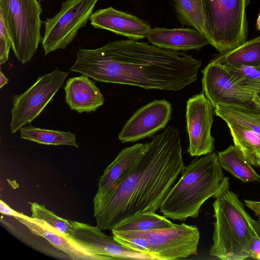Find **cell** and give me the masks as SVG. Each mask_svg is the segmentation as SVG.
<instances>
[{
  "instance_id": "7c38bea8",
  "label": "cell",
  "mask_w": 260,
  "mask_h": 260,
  "mask_svg": "<svg viewBox=\"0 0 260 260\" xmlns=\"http://www.w3.org/2000/svg\"><path fill=\"white\" fill-rule=\"evenodd\" d=\"M213 107L202 92L189 98L186 109V129L189 138L187 152L199 157L212 153L214 139L211 134Z\"/></svg>"
},
{
  "instance_id": "4fadbf2b",
  "label": "cell",
  "mask_w": 260,
  "mask_h": 260,
  "mask_svg": "<svg viewBox=\"0 0 260 260\" xmlns=\"http://www.w3.org/2000/svg\"><path fill=\"white\" fill-rule=\"evenodd\" d=\"M172 108L165 100H154L136 111L118 134L123 143L135 142L153 136L165 128L171 118Z\"/></svg>"
},
{
  "instance_id": "e0dca14e",
  "label": "cell",
  "mask_w": 260,
  "mask_h": 260,
  "mask_svg": "<svg viewBox=\"0 0 260 260\" xmlns=\"http://www.w3.org/2000/svg\"><path fill=\"white\" fill-rule=\"evenodd\" d=\"M64 90L66 103L79 113L94 112L105 101L100 89L84 75L69 78Z\"/></svg>"
},
{
  "instance_id": "5b68a950",
  "label": "cell",
  "mask_w": 260,
  "mask_h": 260,
  "mask_svg": "<svg viewBox=\"0 0 260 260\" xmlns=\"http://www.w3.org/2000/svg\"><path fill=\"white\" fill-rule=\"evenodd\" d=\"M249 0H203L205 17L204 35L221 53L246 41L245 9Z\"/></svg>"
},
{
  "instance_id": "83f0119b",
  "label": "cell",
  "mask_w": 260,
  "mask_h": 260,
  "mask_svg": "<svg viewBox=\"0 0 260 260\" xmlns=\"http://www.w3.org/2000/svg\"><path fill=\"white\" fill-rule=\"evenodd\" d=\"M111 232L115 239L120 243L134 250L150 254L156 260L147 239L138 235L136 231Z\"/></svg>"
},
{
  "instance_id": "4dcf8cb0",
  "label": "cell",
  "mask_w": 260,
  "mask_h": 260,
  "mask_svg": "<svg viewBox=\"0 0 260 260\" xmlns=\"http://www.w3.org/2000/svg\"><path fill=\"white\" fill-rule=\"evenodd\" d=\"M244 204L254 213L260 221V201L245 200Z\"/></svg>"
},
{
  "instance_id": "52a82bcc",
  "label": "cell",
  "mask_w": 260,
  "mask_h": 260,
  "mask_svg": "<svg viewBox=\"0 0 260 260\" xmlns=\"http://www.w3.org/2000/svg\"><path fill=\"white\" fill-rule=\"evenodd\" d=\"M98 0H66L54 16L46 19L42 46L45 54L64 49L85 26Z\"/></svg>"
},
{
  "instance_id": "9a60e30c",
  "label": "cell",
  "mask_w": 260,
  "mask_h": 260,
  "mask_svg": "<svg viewBox=\"0 0 260 260\" xmlns=\"http://www.w3.org/2000/svg\"><path fill=\"white\" fill-rule=\"evenodd\" d=\"M15 218L26 226L32 234L43 237L54 247L67 254L72 259H106L104 257L90 253L69 235L61 233L42 220L21 213Z\"/></svg>"
},
{
  "instance_id": "484cf974",
  "label": "cell",
  "mask_w": 260,
  "mask_h": 260,
  "mask_svg": "<svg viewBox=\"0 0 260 260\" xmlns=\"http://www.w3.org/2000/svg\"><path fill=\"white\" fill-rule=\"evenodd\" d=\"M223 66L238 85L253 94L260 91V67L245 65Z\"/></svg>"
},
{
  "instance_id": "ba28073f",
  "label": "cell",
  "mask_w": 260,
  "mask_h": 260,
  "mask_svg": "<svg viewBox=\"0 0 260 260\" xmlns=\"http://www.w3.org/2000/svg\"><path fill=\"white\" fill-rule=\"evenodd\" d=\"M68 74L56 68L40 76L23 93L13 96L10 124L12 134L30 123L42 113L63 85Z\"/></svg>"
},
{
  "instance_id": "603a6c76",
  "label": "cell",
  "mask_w": 260,
  "mask_h": 260,
  "mask_svg": "<svg viewBox=\"0 0 260 260\" xmlns=\"http://www.w3.org/2000/svg\"><path fill=\"white\" fill-rule=\"evenodd\" d=\"M234 145L243 153L252 166L258 167V155L260 153V135L244 127L228 125Z\"/></svg>"
},
{
  "instance_id": "8992f818",
  "label": "cell",
  "mask_w": 260,
  "mask_h": 260,
  "mask_svg": "<svg viewBox=\"0 0 260 260\" xmlns=\"http://www.w3.org/2000/svg\"><path fill=\"white\" fill-rule=\"evenodd\" d=\"M42 12L38 0H0V14L7 27L11 47L22 64L30 60L42 41Z\"/></svg>"
},
{
  "instance_id": "f546056e",
  "label": "cell",
  "mask_w": 260,
  "mask_h": 260,
  "mask_svg": "<svg viewBox=\"0 0 260 260\" xmlns=\"http://www.w3.org/2000/svg\"><path fill=\"white\" fill-rule=\"evenodd\" d=\"M249 257L260 260V237L257 235L252 239L249 247Z\"/></svg>"
},
{
  "instance_id": "9c48e42d",
  "label": "cell",
  "mask_w": 260,
  "mask_h": 260,
  "mask_svg": "<svg viewBox=\"0 0 260 260\" xmlns=\"http://www.w3.org/2000/svg\"><path fill=\"white\" fill-rule=\"evenodd\" d=\"M136 232L147 239L156 260L186 258L197 254L200 233L196 226L182 223L166 229Z\"/></svg>"
},
{
  "instance_id": "8d00e7d4",
  "label": "cell",
  "mask_w": 260,
  "mask_h": 260,
  "mask_svg": "<svg viewBox=\"0 0 260 260\" xmlns=\"http://www.w3.org/2000/svg\"><path fill=\"white\" fill-rule=\"evenodd\" d=\"M258 167L260 168V153L258 154Z\"/></svg>"
},
{
  "instance_id": "d6a6232c",
  "label": "cell",
  "mask_w": 260,
  "mask_h": 260,
  "mask_svg": "<svg viewBox=\"0 0 260 260\" xmlns=\"http://www.w3.org/2000/svg\"><path fill=\"white\" fill-rule=\"evenodd\" d=\"M9 81V79L5 76L3 72L0 71V88L6 85Z\"/></svg>"
},
{
  "instance_id": "d590c367",
  "label": "cell",
  "mask_w": 260,
  "mask_h": 260,
  "mask_svg": "<svg viewBox=\"0 0 260 260\" xmlns=\"http://www.w3.org/2000/svg\"><path fill=\"white\" fill-rule=\"evenodd\" d=\"M257 27L258 29L260 30V14H259L257 20Z\"/></svg>"
},
{
  "instance_id": "4316f807",
  "label": "cell",
  "mask_w": 260,
  "mask_h": 260,
  "mask_svg": "<svg viewBox=\"0 0 260 260\" xmlns=\"http://www.w3.org/2000/svg\"><path fill=\"white\" fill-rule=\"evenodd\" d=\"M30 205L31 217L42 220L61 233L69 236L72 229L71 220L58 216L44 205L37 203H30Z\"/></svg>"
},
{
  "instance_id": "d6986e66",
  "label": "cell",
  "mask_w": 260,
  "mask_h": 260,
  "mask_svg": "<svg viewBox=\"0 0 260 260\" xmlns=\"http://www.w3.org/2000/svg\"><path fill=\"white\" fill-rule=\"evenodd\" d=\"M217 156L221 167L237 179L245 183L260 180V176L236 146H230Z\"/></svg>"
},
{
  "instance_id": "7a4b0ae2",
  "label": "cell",
  "mask_w": 260,
  "mask_h": 260,
  "mask_svg": "<svg viewBox=\"0 0 260 260\" xmlns=\"http://www.w3.org/2000/svg\"><path fill=\"white\" fill-rule=\"evenodd\" d=\"M184 167L179 132L169 126L145 143L138 161L114 189L94 196L96 226L112 231L134 216L155 212Z\"/></svg>"
},
{
  "instance_id": "277c9868",
  "label": "cell",
  "mask_w": 260,
  "mask_h": 260,
  "mask_svg": "<svg viewBox=\"0 0 260 260\" xmlns=\"http://www.w3.org/2000/svg\"><path fill=\"white\" fill-rule=\"evenodd\" d=\"M213 207L215 221L210 255L222 260L249 257L250 244L258 235L238 196L228 189L216 198Z\"/></svg>"
},
{
  "instance_id": "cb8c5ba5",
  "label": "cell",
  "mask_w": 260,
  "mask_h": 260,
  "mask_svg": "<svg viewBox=\"0 0 260 260\" xmlns=\"http://www.w3.org/2000/svg\"><path fill=\"white\" fill-rule=\"evenodd\" d=\"M175 224L164 215L150 212L134 216L119 224L112 231L146 232L171 228Z\"/></svg>"
},
{
  "instance_id": "5bb4252c",
  "label": "cell",
  "mask_w": 260,
  "mask_h": 260,
  "mask_svg": "<svg viewBox=\"0 0 260 260\" xmlns=\"http://www.w3.org/2000/svg\"><path fill=\"white\" fill-rule=\"evenodd\" d=\"M89 20L95 28L109 30L136 40L146 38L152 29L146 21L112 7L95 11Z\"/></svg>"
},
{
  "instance_id": "ac0fdd59",
  "label": "cell",
  "mask_w": 260,
  "mask_h": 260,
  "mask_svg": "<svg viewBox=\"0 0 260 260\" xmlns=\"http://www.w3.org/2000/svg\"><path fill=\"white\" fill-rule=\"evenodd\" d=\"M145 144L137 143L123 149L100 177L95 195L105 194L114 189L141 155Z\"/></svg>"
},
{
  "instance_id": "74e56055",
  "label": "cell",
  "mask_w": 260,
  "mask_h": 260,
  "mask_svg": "<svg viewBox=\"0 0 260 260\" xmlns=\"http://www.w3.org/2000/svg\"><path fill=\"white\" fill-rule=\"evenodd\" d=\"M42 1H44V0H42Z\"/></svg>"
},
{
  "instance_id": "8fae6325",
  "label": "cell",
  "mask_w": 260,
  "mask_h": 260,
  "mask_svg": "<svg viewBox=\"0 0 260 260\" xmlns=\"http://www.w3.org/2000/svg\"><path fill=\"white\" fill-rule=\"evenodd\" d=\"M69 236L90 253L106 259L154 260L150 254L134 250L117 241L114 236H108L96 226L71 221Z\"/></svg>"
},
{
  "instance_id": "3957f363",
  "label": "cell",
  "mask_w": 260,
  "mask_h": 260,
  "mask_svg": "<svg viewBox=\"0 0 260 260\" xmlns=\"http://www.w3.org/2000/svg\"><path fill=\"white\" fill-rule=\"evenodd\" d=\"M222 169L213 152L193 160L184 167L181 177L169 191L160 206V212L178 221L197 217L208 199H216L229 189V179Z\"/></svg>"
},
{
  "instance_id": "e575fe53",
  "label": "cell",
  "mask_w": 260,
  "mask_h": 260,
  "mask_svg": "<svg viewBox=\"0 0 260 260\" xmlns=\"http://www.w3.org/2000/svg\"><path fill=\"white\" fill-rule=\"evenodd\" d=\"M252 223L256 233L260 237V221L258 220H254L252 218Z\"/></svg>"
},
{
  "instance_id": "d4e9b609",
  "label": "cell",
  "mask_w": 260,
  "mask_h": 260,
  "mask_svg": "<svg viewBox=\"0 0 260 260\" xmlns=\"http://www.w3.org/2000/svg\"><path fill=\"white\" fill-rule=\"evenodd\" d=\"M174 3L177 17L182 25L191 26L204 35L205 17L203 0H174Z\"/></svg>"
},
{
  "instance_id": "6da1fadb",
  "label": "cell",
  "mask_w": 260,
  "mask_h": 260,
  "mask_svg": "<svg viewBox=\"0 0 260 260\" xmlns=\"http://www.w3.org/2000/svg\"><path fill=\"white\" fill-rule=\"evenodd\" d=\"M201 66L184 52L129 39L79 49L70 70L99 82L178 91L197 80Z\"/></svg>"
},
{
  "instance_id": "836d02e7",
  "label": "cell",
  "mask_w": 260,
  "mask_h": 260,
  "mask_svg": "<svg viewBox=\"0 0 260 260\" xmlns=\"http://www.w3.org/2000/svg\"><path fill=\"white\" fill-rule=\"evenodd\" d=\"M253 102L260 110V91L254 93Z\"/></svg>"
},
{
  "instance_id": "1f68e13d",
  "label": "cell",
  "mask_w": 260,
  "mask_h": 260,
  "mask_svg": "<svg viewBox=\"0 0 260 260\" xmlns=\"http://www.w3.org/2000/svg\"><path fill=\"white\" fill-rule=\"evenodd\" d=\"M0 212L2 214L13 216L14 218L18 216L20 214V213L11 208L2 200L0 201Z\"/></svg>"
},
{
  "instance_id": "2e32d148",
  "label": "cell",
  "mask_w": 260,
  "mask_h": 260,
  "mask_svg": "<svg viewBox=\"0 0 260 260\" xmlns=\"http://www.w3.org/2000/svg\"><path fill=\"white\" fill-rule=\"evenodd\" d=\"M146 38L152 45L173 51L198 50L209 44L207 38L194 28H152Z\"/></svg>"
},
{
  "instance_id": "ffe728a7",
  "label": "cell",
  "mask_w": 260,
  "mask_h": 260,
  "mask_svg": "<svg viewBox=\"0 0 260 260\" xmlns=\"http://www.w3.org/2000/svg\"><path fill=\"white\" fill-rule=\"evenodd\" d=\"M211 61L222 66L260 67V37L245 41L235 48L221 53Z\"/></svg>"
},
{
  "instance_id": "30bf717a",
  "label": "cell",
  "mask_w": 260,
  "mask_h": 260,
  "mask_svg": "<svg viewBox=\"0 0 260 260\" xmlns=\"http://www.w3.org/2000/svg\"><path fill=\"white\" fill-rule=\"evenodd\" d=\"M202 72L203 93L213 108L229 106L259 110L253 102L254 94L238 85L223 66L211 61Z\"/></svg>"
},
{
  "instance_id": "44dd1931",
  "label": "cell",
  "mask_w": 260,
  "mask_h": 260,
  "mask_svg": "<svg viewBox=\"0 0 260 260\" xmlns=\"http://www.w3.org/2000/svg\"><path fill=\"white\" fill-rule=\"evenodd\" d=\"M214 112L227 125L244 127L260 135V110L240 107L219 106L215 108Z\"/></svg>"
},
{
  "instance_id": "f1b7e54d",
  "label": "cell",
  "mask_w": 260,
  "mask_h": 260,
  "mask_svg": "<svg viewBox=\"0 0 260 260\" xmlns=\"http://www.w3.org/2000/svg\"><path fill=\"white\" fill-rule=\"evenodd\" d=\"M11 41L5 21L0 14V64L5 63L9 58Z\"/></svg>"
},
{
  "instance_id": "7402d4cb",
  "label": "cell",
  "mask_w": 260,
  "mask_h": 260,
  "mask_svg": "<svg viewBox=\"0 0 260 260\" xmlns=\"http://www.w3.org/2000/svg\"><path fill=\"white\" fill-rule=\"evenodd\" d=\"M22 139L47 145H68L78 148L76 136L70 132L47 129L31 125L24 126L20 129Z\"/></svg>"
}]
</instances>
